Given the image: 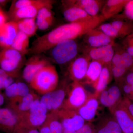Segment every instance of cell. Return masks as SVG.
<instances>
[{
  "label": "cell",
  "instance_id": "83f0119b",
  "mask_svg": "<svg viewBox=\"0 0 133 133\" xmlns=\"http://www.w3.org/2000/svg\"><path fill=\"white\" fill-rule=\"evenodd\" d=\"M36 18L23 19L16 22L19 31L26 34L29 37L34 36L38 29Z\"/></svg>",
  "mask_w": 133,
  "mask_h": 133
},
{
  "label": "cell",
  "instance_id": "7402d4cb",
  "mask_svg": "<svg viewBox=\"0 0 133 133\" xmlns=\"http://www.w3.org/2000/svg\"><path fill=\"white\" fill-rule=\"evenodd\" d=\"M128 0H108L105 2L101 10L102 16L104 20L118 15L122 12Z\"/></svg>",
  "mask_w": 133,
  "mask_h": 133
},
{
  "label": "cell",
  "instance_id": "6da1fadb",
  "mask_svg": "<svg viewBox=\"0 0 133 133\" xmlns=\"http://www.w3.org/2000/svg\"><path fill=\"white\" fill-rule=\"evenodd\" d=\"M104 21L102 16L99 15L89 20L70 22L58 26L35 40L29 48V52L34 55H40L52 49L61 42L74 40L85 35Z\"/></svg>",
  "mask_w": 133,
  "mask_h": 133
},
{
  "label": "cell",
  "instance_id": "c3c4849f",
  "mask_svg": "<svg viewBox=\"0 0 133 133\" xmlns=\"http://www.w3.org/2000/svg\"><path fill=\"white\" fill-rule=\"evenodd\" d=\"M131 34H132V35H133V32H132V33H131Z\"/></svg>",
  "mask_w": 133,
  "mask_h": 133
},
{
  "label": "cell",
  "instance_id": "5bb4252c",
  "mask_svg": "<svg viewBox=\"0 0 133 133\" xmlns=\"http://www.w3.org/2000/svg\"><path fill=\"white\" fill-rule=\"evenodd\" d=\"M39 55H35L30 58L26 63L23 69V77L29 84L40 69L50 64L47 59Z\"/></svg>",
  "mask_w": 133,
  "mask_h": 133
},
{
  "label": "cell",
  "instance_id": "f35d334b",
  "mask_svg": "<svg viewBox=\"0 0 133 133\" xmlns=\"http://www.w3.org/2000/svg\"><path fill=\"white\" fill-rule=\"evenodd\" d=\"M14 81L13 76L7 77H0V89L7 88L14 83Z\"/></svg>",
  "mask_w": 133,
  "mask_h": 133
},
{
  "label": "cell",
  "instance_id": "603a6c76",
  "mask_svg": "<svg viewBox=\"0 0 133 133\" xmlns=\"http://www.w3.org/2000/svg\"><path fill=\"white\" fill-rule=\"evenodd\" d=\"M95 129V133H122L121 128L112 115L102 117Z\"/></svg>",
  "mask_w": 133,
  "mask_h": 133
},
{
  "label": "cell",
  "instance_id": "8fae6325",
  "mask_svg": "<svg viewBox=\"0 0 133 133\" xmlns=\"http://www.w3.org/2000/svg\"><path fill=\"white\" fill-rule=\"evenodd\" d=\"M122 93L118 85H114L107 88L99 95L98 98L101 105L109 108H114L122 100Z\"/></svg>",
  "mask_w": 133,
  "mask_h": 133
},
{
  "label": "cell",
  "instance_id": "1f68e13d",
  "mask_svg": "<svg viewBox=\"0 0 133 133\" xmlns=\"http://www.w3.org/2000/svg\"><path fill=\"white\" fill-rule=\"evenodd\" d=\"M121 55L120 63L119 66L123 67L128 71L133 69V57L125 50H119Z\"/></svg>",
  "mask_w": 133,
  "mask_h": 133
},
{
  "label": "cell",
  "instance_id": "30bf717a",
  "mask_svg": "<svg viewBox=\"0 0 133 133\" xmlns=\"http://www.w3.org/2000/svg\"><path fill=\"white\" fill-rule=\"evenodd\" d=\"M90 60L87 56L76 58L71 61L68 68V72L72 81L81 82L84 79Z\"/></svg>",
  "mask_w": 133,
  "mask_h": 133
},
{
  "label": "cell",
  "instance_id": "d6986e66",
  "mask_svg": "<svg viewBox=\"0 0 133 133\" xmlns=\"http://www.w3.org/2000/svg\"><path fill=\"white\" fill-rule=\"evenodd\" d=\"M19 31L16 22L6 23L0 29V47H11Z\"/></svg>",
  "mask_w": 133,
  "mask_h": 133
},
{
  "label": "cell",
  "instance_id": "44dd1931",
  "mask_svg": "<svg viewBox=\"0 0 133 133\" xmlns=\"http://www.w3.org/2000/svg\"><path fill=\"white\" fill-rule=\"evenodd\" d=\"M63 130L57 111L48 114L45 121L38 129L40 133H63Z\"/></svg>",
  "mask_w": 133,
  "mask_h": 133
},
{
  "label": "cell",
  "instance_id": "277c9868",
  "mask_svg": "<svg viewBox=\"0 0 133 133\" xmlns=\"http://www.w3.org/2000/svg\"><path fill=\"white\" fill-rule=\"evenodd\" d=\"M90 94L81 82L73 81L69 85L67 95L61 108L77 111L86 102Z\"/></svg>",
  "mask_w": 133,
  "mask_h": 133
},
{
  "label": "cell",
  "instance_id": "d590c367",
  "mask_svg": "<svg viewBox=\"0 0 133 133\" xmlns=\"http://www.w3.org/2000/svg\"><path fill=\"white\" fill-rule=\"evenodd\" d=\"M40 0H19L15 2L12 8V12L14 13L22 8L34 5L39 2Z\"/></svg>",
  "mask_w": 133,
  "mask_h": 133
},
{
  "label": "cell",
  "instance_id": "7dc6e473",
  "mask_svg": "<svg viewBox=\"0 0 133 133\" xmlns=\"http://www.w3.org/2000/svg\"><path fill=\"white\" fill-rule=\"evenodd\" d=\"M63 133H76V132L66 130V129H63Z\"/></svg>",
  "mask_w": 133,
  "mask_h": 133
},
{
  "label": "cell",
  "instance_id": "9a60e30c",
  "mask_svg": "<svg viewBox=\"0 0 133 133\" xmlns=\"http://www.w3.org/2000/svg\"><path fill=\"white\" fill-rule=\"evenodd\" d=\"M54 2V1L51 0H40L37 3L16 10L12 13V15L16 22L22 19L36 17L41 8L45 6L53 5Z\"/></svg>",
  "mask_w": 133,
  "mask_h": 133
},
{
  "label": "cell",
  "instance_id": "d4e9b609",
  "mask_svg": "<svg viewBox=\"0 0 133 133\" xmlns=\"http://www.w3.org/2000/svg\"><path fill=\"white\" fill-rule=\"evenodd\" d=\"M111 68L107 65H104L99 77L95 84L93 85L95 89L94 94L98 97L103 91L107 88L111 79Z\"/></svg>",
  "mask_w": 133,
  "mask_h": 133
},
{
  "label": "cell",
  "instance_id": "7c38bea8",
  "mask_svg": "<svg viewBox=\"0 0 133 133\" xmlns=\"http://www.w3.org/2000/svg\"><path fill=\"white\" fill-rule=\"evenodd\" d=\"M114 44L97 48H91L88 51L87 56L92 60L100 62L103 65L111 68L114 54Z\"/></svg>",
  "mask_w": 133,
  "mask_h": 133
},
{
  "label": "cell",
  "instance_id": "4fadbf2b",
  "mask_svg": "<svg viewBox=\"0 0 133 133\" xmlns=\"http://www.w3.org/2000/svg\"><path fill=\"white\" fill-rule=\"evenodd\" d=\"M99 105L98 97L94 94H91L86 102L77 111L85 121L91 123L97 115Z\"/></svg>",
  "mask_w": 133,
  "mask_h": 133
},
{
  "label": "cell",
  "instance_id": "f6af8a7d",
  "mask_svg": "<svg viewBox=\"0 0 133 133\" xmlns=\"http://www.w3.org/2000/svg\"><path fill=\"white\" fill-rule=\"evenodd\" d=\"M124 41L133 45V35L130 34L126 37Z\"/></svg>",
  "mask_w": 133,
  "mask_h": 133
},
{
  "label": "cell",
  "instance_id": "7a4b0ae2",
  "mask_svg": "<svg viewBox=\"0 0 133 133\" xmlns=\"http://www.w3.org/2000/svg\"><path fill=\"white\" fill-rule=\"evenodd\" d=\"M31 88L43 94L56 90L59 84V76L56 67L49 64L40 69L29 83Z\"/></svg>",
  "mask_w": 133,
  "mask_h": 133
},
{
  "label": "cell",
  "instance_id": "e0dca14e",
  "mask_svg": "<svg viewBox=\"0 0 133 133\" xmlns=\"http://www.w3.org/2000/svg\"><path fill=\"white\" fill-rule=\"evenodd\" d=\"M64 5L76 6L84 10L92 16H97L102 10L105 2L98 0H76L65 1L63 2Z\"/></svg>",
  "mask_w": 133,
  "mask_h": 133
},
{
  "label": "cell",
  "instance_id": "5b68a950",
  "mask_svg": "<svg viewBox=\"0 0 133 133\" xmlns=\"http://www.w3.org/2000/svg\"><path fill=\"white\" fill-rule=\"evenodd\" d=\"M52 49V58L59 64H65L72 61L78 52V46L75 40L63 41Z\"/></svg>",
  "mask_w": 133,
  "mask_h": 133
},
{
  "label": "cell",
  "instance_id": "8d00e7d4",
  "mask_svg": "<svg viewBox=\"0 0 133 133\" xmlns=\"http://www.w3.org/2000/svg\"><path fill=\"white\" fill-rule=\"evenodd\" d=\"M118 85L122 93L125 95V97L133 101V92L130 86L123 80Z\"/></svg>",
  "mask_w": 133,
  "mask_h": 133
},
{
  "label": "cell",
  "instance_id": "8992f818",
  "mask_svg": "<svg viewBox=\"0 0 133 133\" xmlns=\"http://www.w3.org/2000/svg\"><path fill=\"white\" fill-rule=\"evenodd\" d=\"M69 87V85L64 81L60 85H58L55 90L43 95L40 99V101L48 111H57L63 105L67 95Z\"/></svg>",
  "mask_w": 133,
  "mask_h": 133
},
{
  "label": "cell",
  "instance_id": "4316f807",
  "mask_svg": "<svg viewBox=\"0 0 133 133\" xmlns=\"http://www.w3.org/2000/svg\"><path fill=\"white\" fill-rule=\"evenodd\" d=\"M104 65L100 62L92 60L88 65L84 78L85 83L92 86L95 84L99 77Z\"/></svg>",
  "mask_w": 133,
  "mask_h": 133
},
{
  "label": "cell",
  "instance_id": "b9f144b4",
  "mask_svg": "<svg viewBox=\"0 0 133 133\" xmlns=\"http://www.w3.org/2000/svg\"><path fill=\"white\" fill-rule=\"evenodd\" d=\"M124 80L131 87L133 92V69L128 72Z\"/></svg>",
  "mask_w": 133,
  "mask_h": 133
},
{
  "label": "cell",
  "instance_id": "d6a6232c",
  "mask_svg": "<svg viewBox=\"0 0 133 133\" xmlns=\"http://www.w3.org/2000/svg\"><path fill=\"white\" fill-rule=\"evenodd\" d=\"M111 72L116 83L118 85L124 80V78L128 71L120 66H111Z\"/></svg>",
  "mask_w": 133,
  "mask_h": 133
},
{
  "label": "cell",
  "instance_id": "3957f363",
  "mask_svg": "<svg viewBox=\"0 0 133 133\" xmlns=\"http://www.w3.org/2000/svg\"><path fill=\"white\" fill-rule=\"evenodd\" d=\"M48 111L38 98L34 101L28 111L18 116V126L26 128L38 129L47 118Z\"/></svg>",
  "mask_w": 133,
  "mask_h": 133
},
{
  "label": "cell",
  "instance_id": "4dcf8cb0",
  "mask_svg": "<svg viewBox=\"0 0 133 133\" xmlns=\"http://www.w3.org/2000/svg\"><path fill=\"white\" fill-rule=\"evenodd\" d=\"M52 5L45 6L39 10L36 16V20L53 23L54 16L52 11Z\"/></svg>",
  "mask_w": 133,
  "mask_h": 133
},
{
  "label": "cell",
  "instance_id": "836d02e7",
  "mask_svg": "<svg viewBox=\"0 0 133 133\" xmlns=\"http://www.w3.org/2000/svg\"><path fill=\"white\" fill-rule=\"evenodd\" d=\"M122 11L118 20L133 22V0H128Z\"/></svg>",
  "mask_w": 133,
  "mask_h": 133
},
{
  "label": "cell",
  "instance_id": "f1b7e54d",
  "mask_svg": "<svg viewBox=\"0 0 133 133\" xmlns=\"http://www.w3.org/2000/svg\"><path fill=\"white\" fill-rule=\"evenodd\" d=\"M29 37L26 34L19 31L11 48L19 51L22 55L27 54L29 52Z\"/></svg>",
  "mask_w": 133,
  "mask_h": 133
},
{
  "label": "cell",
  "instance_id": "52a82bcc",
  "mask_svg": "<svg viewBox=\"0 0 133 133\" xmlns=\"http://www.w3.org/2000/svg\"><path fill=\"white\" fill-rule=\"evenodd\" d=\"M22 61L23 55L11 47L4 48L0 52V67L7 72H15Z\"/></svg>",
  "mask_w": 133,
  "mask_h": 133
},
{
  "label": "cell",
  "instance_id": "ba28073f",
  "mask_svg": "<svg viewBox=\"0 0 133 133\" xmlns=\"http://www.w3.org/2000/svg\"><path fill=\"white\" fill-rule=\"evenodd\" d=\"M57 112L63 129L76 132L85 123L76 110L60 108Z\"/></svg>",
  "mask_w": 133,
  "mask_h": 133
},
{
  "label": "cell",
  "instance_id": "bcb514c9",
  "mask_svg": "<svg viewBox=\"0 0 133 133\" xmlns=\"http://www.w3.org/2000/svg\"><path fill=\"white\" fill-rule=\"evenodd\" d=\"M4 102V98L3 95L0 93V106L3 104Z\"/></svg>",
  "mask_w": 133,
  "mask_h": 133
},
{
  "label": "cell",
  "instance_id": "2e32d148",
  "mask_svg": "<svg viewBox=\"0 0 133 133\" xmlns=\"http://www.w3.org/2000/svg\"><path fill=\"white\" fill-rule=\"evenodd\" d=\"M18 116L9 108H0V131L13 133L19 125Z\"/></svg>",
  "mask_w": 133,
  "mask_h": 133
},
{
  "label": "cell",
  "instance_id": "ac0fdd59",
  "mask_svg": "<svg viewBox=\"0 0 133 133\" xmlns=\"http://www.w3.org/2000/svg\"><path fill=\"white\" fill-rule=\"evenodd\" d=\"M38 98L36 94L32 92L24 97L13 98L11 99L10 109L17 116H20L28 111L34 101Z\"/></svg>",
  "mask_w": 133,
  "mask_h": 133
},
{
  "label": "cell",
  "instance_id": "f546056e",
  "mask_svg": "<svg viewBox=\"0 0 133 133\" xmlns=\"http://www.w3.org/2000/svg\"><path fill=\"white\" fill-rule=\"evenodd\" d=\"M111 23L118 32L119 38L127 37L133 32V22L118 19Z\"/></svg>",
  "mask_w": 133,
  "mask_h": 133
},
{
  "label": "cell",
  "instance_id": "74e56055",
  "mask_svg": "<svg viewBox=\"0 0 133 133\" xmlns=\"http://www.w3.org/2000/svg\"><path fill=\"white\" fill-rule=\"evenodd\" d=\"M76 133H95V127L91 122L85 123Z\"/></svg>",
  "mask_w": 133,
  "mask_h": 133
},
{
  "label": "cell",
  "instance_id": "9c48e42d",
  "mask_svg": "<svg viewBox=\"0 0 133 133\" xmlns=\"http://www.w3.org/2000/svg\"><path fill=\"white\" fill-rule=\"evenodd\" d=\"M110 111L122 133H133V118L122 100Z\"/></svg>",
  "mask_w": 133,
  "mask_h": 133
},
{
  "label": "cell",
  "instance_id": "ab89813d",
  "mask_svg": "<svg viewBox=\"0 0 133 133\" xmlns=\"http://www.w3.org/2000/svg\"><path fill=\"white\" fill-rule=\"evenodd\" d=\"M13 133H40L38 129H28L18 126Z\"/></svg>",
  "mask_w": 133,
  "mask_h": 133
},
{
  "label": "cell",
  "instance_id": "60d3db41",
  "mask_svg": "<svg viewBox=\"0 0 133 133\" xmlns=\"http://www.w3.org/2000/svg\"><path fill=\"white\" fill-rule=\"evenodd\" d=\"M122 102L128 110L133 118V101L128 98L124 97L122 99Z\"/></svg>",
  "mask_w": 133,
  "mask_h": 133
},
{
  "label": "cell",
  "instance_id": "ee69618b",
  "mask_svg": "<svg viewBox=\"0 0 133 133\" xmlns=\"http://www.w3.org/2000/svg\"><path fill=\"white\" fill-rule=\"evenodd\" d=\"M6 18L5 15L2 11L0 10V29L6 23Z\"/></svg>",
  "mask_w": 133,
  "mask_h": 133
},
{
  "label": "cell",
  "instance_id": "ffe728a7",
  "mask_svg": "<svg viewBox=\"0 0 133 133\" xmlns=\"http://www.w3.org/2000/svg\"><path fill=\"white\" fill-rule=\"evenodd\" d=\"M86 42L91 48H97L114 43L113 39L99 30L97 27L85 35Z\"/></svg>",
  "mask_w": 133,
  "mask_h": 133
},
{
  "label": "cell",
  "instance_id": "cb8c5ba5",
  "mask_svg": "<svg viewBox=\"0 0 133 133\" xmlns=\"http://www.w3.org/2000/svg\"><path fill=\"white\" fill-rule=\"evenodd\" d=\"M64 6L66 8L63 12L64 17L65 20L70 22L86 21L94 17L78 7L71 5Z\"/></svg>",
  "mask_w": 133,
  "mask_h": 133
},
{
  "label": "cell",
  "instance_id": "484cf974",
  "mask_svg": "<svg viewBox=\"0 0 133 133\" xmlns=\"http://www.w3.org/2000/svg\"><path fill=\"white\" fill-rule=\"evenodd\" d=\"M5 94L12 99L17 97H24L31 92L28 86L22 82H15L5 88Z\"/></svg>",
  "mask_w": 133,
  "mask_h": 133
},
{
  "label": "cell",
  "instance_id": "e575fe53",
  "mask_svg": "<svg viewBox=\"0 0 133 133\" xmlns=\"http://www.w3.org/2000/svg\"><path fill=\"white\" fill-rule=\"evenodd\" d=\"M97 28L110 38H119L118 32L111 23L100 24Z\"/></svg>",
  "mask_w": 133,
  "mask_h": 133
},
{
  "label": "cell",
  "instance_id": "7bdbcfd3",
  "mask_svg": "<svg viewBox=\"0 0 133 133\" xmlns=\"http://www.w3.org/2000/svg\"><path fill=\"white\" fill-rule=\"evenodd\" d=\"M123 45L125 49L124 50L133 57V45L124 41L123 42Z\"/></svg>",
  "mask_w": 133,
  "mask_h": 133
}]
</instances>
